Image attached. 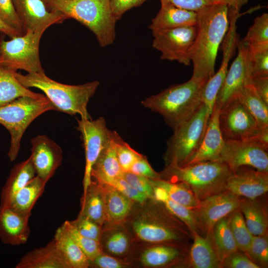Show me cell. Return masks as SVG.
Segmentation results:
<instances>
[{"instance_id": "cell-36", "label": "cell", "mask_w": 268, "mask_h": 268, "mask_svg": "<svg viewBox=\"0 0 268 268\" xmlns=\"http://www.w3.org/2000/svg\"><path fill=\"white\" fill-rule=\"evenodd\" d=\"M236 98L249 111L259 128L268 127V105L258 94L252 82L240 91Z\"/></svg>"}, {"instance_id": "cell-16", "label": "cell", "mask_w": 268, "mask_h": 268, "mask_svg": "<svg viewBox=\"0 0 268 268\" xmlns=\"http://www.w3.org/2000/svg\"><path fill=\"white\" fill-rule=\"evenodd\" d=\"M25 31H44L55 24L67 19L59 12L49 11L42 0H11Z\"/></svg>"}, {"instance_id": "cell-40", "label": "cell", "mask_w": 268, "mask_h": 268, "mask_svg": "<svg viewBox=\"0 0 268 268\" xmlns=\"http://www.w3.org/2000/svg\"><path fill=\"white\" fill-rule=\"evenodd\" d=\"M249 46L268 44V14L257 16L244 38L241 40Z\"/></svg>"}, {"instance_id": "cell-31", "label": "cell", "mask_w": 268, "mask_h": 268, "mask_svg": "<svg viewBox=\"0 0 268 268\" xmlns=\"http://www.w3.org/2000/svg\"><path fill=\"white\" fill-rule=\"evenodd\" d=\"M36 175L30 156L24 161L14 165L1 189L0 205L7 206L14 195Z\"/></svg>"}, {"instance_id": "cell-23", "label": "cell", "mask_w": 268, "mask_h": 268, "mask_svg": "<svg viewBox=\"0 0 268 268\" xmlns=\"http://www.w3.org/2000/svg\"><path fill=\"white\" fill-rule=\"evenodd\" d=\"M193 243L188 256V268H221L222 261L211 236H202L193 231Z\"/></svg>"}, {"instance_id": "cell-5", "label": "cell", "mask_w": 268, "mask_h": 268, "mask_svg": "<svg viewBox=\"0 0 268 268\" xmlns=\"http://www.w3.org/2000/svg\"><path fill=\"white\" fill-rule=\"evenodd\" d=\"M44 2L49 11L60 12L67 19H75L88 28L101 47L114 42L117 20L111 10L109 0H45Z\"/></svg>"}, {"instance_id": "cell-6", "label": "cell", "mask_w": 268, "mask_h": 268, "mask_svg": "<svg viewBox=\"0 0 268 268\" xmlns=\"http://www.w3.org/2000/svg\"><path fill=\"white\" fill-rule=\"evenodd\" d=\"M232 172L225 163L215 160L183 167L165 166L159 173L161 179L185 184L201 201L226 191L227 181Z\"/></svg>"}, {"instance_id": "cell-27", "label": "cell", "mask_w": 268, "mask_h": 268, "mask_svg": "<svg viewBox=\"0 0 268 268\" xmlns=\"http://www.w3.org/2000/svg\"><path fill=\"white\" fill-rule=\"evenodd\" d=\"M120 135L113 131L111 139L100 154L92 167L91 176L98 183L118 177H122V171L117 155V143Z\"/></svg>"}, {"instance_id": "cell-48", "label": "cell", "mask_w": 268, "mask_h": 268, "mask_svg": "<svg viewBox=\"0 0 268 268\" xmlns=\"http://www.w3.org/2000/svg\"><path fill=\"white\" fill-rule=\"evenodd\" d=\"M122 177L137 191L149 199H153V186L150 179L130 171L123 172Z\"/></svg>"}, {"instance_id": "cell-34", "label": "cell", "mask_w": 268, "mask_h": 268, "mask_svg": "<svg viewBox=\"0 0 268 268\" xmlns=\"http://www.w3.org/2000/svg\"><path fill=\"white\" fill-rule=\"evenodd\" d=\"M16 70L0 66V106L24 96L40 98L44 95L23 86L15 76Z\"/></svg>"}, {"instance_id": "cell-57", "label": "cell", "mask_w": 268, "mask_h": 268, "mask_svg": "<svg viewBox=\"0 0 268 268\" xmlns=\"http://www.w3.org/2000/svg\"><path fill=\"white\" fill-rule=\"evenodd\" d=\"M42 0L44 1L45 0Z\"/></svg>"}, {"instance_id": "cell-28", "label": "cell", "mask_w": 268, "mask_h": 268, "mask_svg": "<svg viewBox=\"0 0 268 268\" xmlns=\"http://www.w3.org/2000/svg\"><path fill=\"white\" fill-rule=\"evenodd\" d=\"M260 197L254 199L239 197V208L253 235L260 236L268 233L267 205Z\"/></svg>"}, {"instance_id": "cell-19", "label": "cell", "mask_w": 268, "mask_h": 268, "mask_svg": "<svg viewBox=\"0 0 268 268\" xmlns=\"http://www.w3.org/2000/svg\"><path fill=\"white\" fill-rule=\"evenodd\" d=\"M30 142V157L36 175L46 184L62 164V148L46 135H38Z\"/></svg>"}, {"instance_id": "cell-20", "label": "cell", "mask_w": 268, "mask_h": 268, "mask_svg": "<svg viewBox=\"0 0 268 268\" xmlns=\"http://www.w3.org/2000/svg\"><path fill=\"white\" fill-rule=\"evenodd\" d=\"M254 169L245 166L232 171L227 190L239 197L250 199L265 195L268 191V172Z\"/></svg>"}, {"instance_id": "cell-11", "label": "cell", "mask_w": 268, "mask_h": 268, "mask_svg": "<svg viewBox=\"0 0 268 268\" xmlns=\"http://www.w3.org/2000/svg\"><path fill=\"white\" fill-rule=\"evenodd\" d=\"M152 47L161 53L162 60L177 61L186 66L191 62L197 25L151 31Z\"/></svg>"}, {"instance_id": "cell-13", "label": "cell", "mask_w": 268, "mask_h": 268, "mask_svg": "<svg viewBox=\"0 0 268 268\" xmlns=\"http://www.w3.org/2000/svg\"><path fill=\"white\" fill-rule=\"evenodd\" d=\"M218 121L224 140L252 139L260 130L253 117L237 98L220 109Z\"/></svg>"}, {"instance_id": "cell-42", "label": "cell", "mask_w": 268, "mask_h": 268, "mask_svg": "<svg viewBox=\"0 0 268 268\" xmlns=\"http://www.w3.org/2000/svg\"><path fill=\"white\" fill-rule=\"evenodd\" d=\"M63 224L72 238L88 258L89 262L94 260L102 252L100 242L81 235L70 221L67 220Z\"/></svg>"}, {"instance_id": "cell-39", "label": "cell", "mask_w": 268, "mask_h": 268, "mask_svg": "<svg viewBox=\"0 0 268 268\" xmlns=\"http://www.w3.org/2000/svg\"><path fill=\"white\" fill-rule=\"evenodd\" d=\"M230 227L238 249L246 253L251 243L253 235L248 229L239 208L231 214Z\"/></svg>"}, {"instance_id": "cell-44", "label": "cell", "mask_w": 268, "mask_h": 268, "mask_svg": "<svg viewBox=\"0 0 268 268\" xmlns=\"http://www.w3.org/2000/svg\"><path fill=\"white\" fill-rule=\"evenodd\" d=\"M70 222L82 236L100 242L103 230L101 225L79 214L75 220Z\"/></svg>"}, {"instance_id": "cell-37", "label": "cell", "mask_w": 268, "mask_h": 268, "mask_svg": "<svg viewBox=\"0 0 268 268\" xmlns=\"http://www.w3.org/2000/svg\"><path fill=\"white\" fill-rule=\"evenodd\" d=\"M231 214L218 220L214 225L211 233L213 242L222 263L228 255L238 250L230 227Z\"/></svg>"}, {"instance_id": "cell-24", "label": "cell", "mask_w": 268, "mask_h": 268, "mask_svg": "<svg viewBox=\"0 0 268 268\" xmlns=\"http://www.w3.org/2000/svg\"><path fill=\"white\" fill-rule=\"evenodd\" d=\"M161 7L149 26L151 31L197 25L198 13L160 1Z\"/></svg>"}, {"instance_id": "cell-18", "label": "cell", "mask_w": 268, "mask_h": 268, "mask_svg": "<svg viewBox=\"0 0 268 268\" xmlns=\"http://www.w3.org/2000/svg\"><path fill=\"white\" fill-rule=\"evenodd\" d=\"M239 207V197L227 190L200 201L195 209L204 236H211L215 223Z\"/></svg>"}, {"instance_id": "cell-17", "label": "cell", "mask_w": 268, "mask_h": 268, "mask_svg": "<svg viewBox=\"0 0 268 268\" xmlns=\"http://www.w3.org/2000/svg\"><path fill=\"white\" fill-rule=\"evenodd\" d=\"M236 27L231 26L222 42L223 57L218 71L206 81L202 94L201 101L204 105L208 121L213 112L219 91L228 71L229 61L235 53L239 43Z\"/></svg>"}, {"instance_id": "cell-47", "label": "cell", "mask_w": 268, "mask_h": 268, "mask_svg": "<svg viewBox=\"0 0 268 268\" xmlns=\"http://www.w3.org/2000/svg\"><path fill=\"white\" fill-rule=\"evenodd\" d=\"M0 18L21 35L25 33L23 25L15 12L11 0H0Z\"/></svg>"}, {"instance_id": "cell-52", "label": "cell", "mask_w": 268, "mask_h": 268, "mask_svg": "<svg viewBox=\"0 0 268 268\" xmlns=\"http://www.w3.org/2000/svg\"><path fill=\"white\" fill-rule=\"evenodd\" d=\"M147 0H109L111 10L118 20L129 9L140 5Z\"/></svg>"}, {"instance_id": "cell-1", "label": "cell", "mask_w": 268, "mask_h": 268, "mask_svg": "<svg viewBox=\"0 0 268 268\" xmlns=\"http://www.w3.org/2000/svg\"><path fill=\"white\" fill-rule=\"evenodd\" d=\"M134 242L190 246L193 234L189 228L161 202L147 199L135 202L124 222Z\"/></svg>"}, {"instance_id": "cell-2", "label": "cell", "mask_w": 268, "mask_h": 268, "mask_svg": "<svg viewBox=\"0 0 268 268\" xmlns=\"http://www.w3.org/2000/svg\"><path fill=\"white\" fill-rule=\"evenodd\" d=\"M197 32L191 53L192 77L206 82L215 73L217 52L228 31V6L214 3L199 11Z\"/></svg>"}, {"instance_id": "cell-9", "label": "cell", "mask_w": 268, "mask_h": 268, "mask_svg": "<svg viewBox=\"0 0 268 268\" xmlns=\"http://www.w3.org/2000/svg\"><path fill=\"white\" fill-rule=\"evenodd\" d=\"M44 32L28 30L9 41L0 37V66L27 73L45 72L39 57V44Z\"/></svg>"}, {"instance_id": "cell-30", "label": "cell", "mask_w": 268, "mask_h": 268, "mask_svg": "<svg viewBox=\"0 0 268 268\" xmlns=\"http://www.w3.org/2000/svg\"><path fill=\"white\" fill-rule=\"evenodd\" d=\"M79 215L103 227L105 221V192L102 186L96 181H91L81 198Z\"/></svg>"}, {"instance_id": "cell-7", "label": "cell", "mask_w": 268, "mask_h": 268, "mask_svg": "<svg viewBox=\"0 0 268 268\" xmlns=\"http://www.w3.org/2000/svg\"><path fill=\"white\" fill-rule=\"evenodd\" d=\"M52 110H56V108L45 95L40 98L21 97L0 106V124L10 135L7 155L11 161L18 154L21 138L29 125L40 115Z\"/></svg>"}, {"instance_id": "cell-29", "label": "cell", "mask_w": 268, "mask_h": 268, "mask_svg": "<svg viewBox=\"0 0 268 268\" xmlns=\"http://www.w3.org/2000/svg\"><path fill=\"white\" fill-rule=\"evenodd\" d=\"M100 184L105 192V221L103 225L124 223L135 202L112 187Z\"/></svg>"}, {"instance_id": "cell-25", "label": "cell", "mask_w": 268, "mask_h": 268, "mask_svg": "<svg viewBox=\"0 0 268 268\" xmlns=\"http://www.w3.org/2000/svg\"><path fill=\"white\" fill-rule=\"evenodd\" d=\"M102 228L100 242L102 251L127 260L134 241L124 223L103 225Z\"/></svg>"}, {"instance_id": "cell-8", "label": "cell", "mask_w": 268, "mask_h": 268, "mask_svg": "<svg viewBox=\"0 0 268 268\" xmlns=\"http://www.w3.org/2000/svg\"><path fill=\"white\" fill-rule=\"evenodd\" d=\"M206 111L202 103L195 113L174 131L168 140L163 154L165 166H185L198 150L208 124Z\"/></svg>"}, {"instance_id": "cell-22", "label": "cell", "mask_w": 268, "mask_h": 268, "mask_svg": "<svg viewBox=\"0 0 268 268\" xmlns=\"http://www.w3.org/2000/svg\"><path fill=\"white\" fill-rule=\"evenodd\" d=\"M220 111V109L214 106L200 147L184 166L202 162L219 160L225 141L219 125Z\"/></svg>"}, {"instance_id": "cell-50", "label": "cell", "mask_w": 268, "mask_h": 268, "mask_svg": "<svg viewBox=\"0 0 268 268\" xmlns=\"http://www.w3.org/2000/svg\"><path fill=\"white\" fill-rule=\"evenodd\" d=\"M260 268L254 263L247 255L237 250L224 258L221 264V268Z\"/></svg>"}, {"instance_id": "cell-45", "label": "cell", "mask_w": 268, "mask_h": 268, "mask_svg": "<svg viewBox=\"0 0 268 268\" xmlns=\"http://www.w3.org/2000/svg\"><path fill=\"white\" fill-rule=\"evenodd\" d=\"M99 183L112 187L136 203H141L148 199L134 189L122 177L107 179Z\"/></svg>"}, {"instance_id": "cell-49", "label": "cell", "mask_w": 268, "mask_h": 268, "mask_svg": "<svg viewBox=\"0 0 268 268\" xmlns=\"http://www.w3.org/2000/svg\"><path fill=\"white\" fill-rule=\"evenodd\" d=\"M131 266L126 259L108 254L103 251L89 262V267L96 268H125Z\"/></svg>"}, {"instance_id": "cell-4", "label": "cell", "mask_w": 268, "mask_h": 268, "mask_svg": "<svg viewBox=\"0 0 268 268\" xmlns=\"http://www.w3.org/2000/svg\"><path fill=\"white\" fill-rule=\"evenodd\" d=\"M206 82L194 78L163 90L141 102L143 106L160 114L173 130L189 120L202 103Z\"/></svg>"}, {"instance_id": "cell-21", "label": "cell", "mask_w": 268, "mask_h": 268, "mask_svg": "<svg viewBox=\"0 0 268 268\" xmlns=\"http://www.w3.org/2000/svg\"><path fill=\"white\" fill-rule=\"evenodd\" d=\"M30 216L0 205V239L5 244L18 246L27 242L30 234Z\"/></svg>"}, {"instance_id": "cell-58", "label": "cell", "mask_w": 268, "mask_h": 268, "mask_svg": "<svg viewBox=\"0 0 268 268\" xmlns=\"http://www.w3.org/2000/svg\"></svg>"}, {"instance_id": "cell-33", "label": "cell", "mask_w": 268, "mask_h": 268, "mask_svg": "<svg viewBox=\"0 0 268 268\" xmlns=\"http://www.w3.org/2000/svg\"><path fill=\"white\" fill-rule=\"evenodd\" d=\"M46 184L36 175L14 195L6 206L21 214L30 216L35 204L44 192Z\"/></svg>"}, {"instance_id": "cell-3", "label": "cell", "mask_w": 268, "mask_h": 268, "mask_svg": "<svg viewBox=\"0 0 268 268\" xmlns=\"http://www.w3.org/2000/svg\"><path fill=\"white\" fill-rule=\"evenodd\" d=\"M15 76L25 87H35L42 91L57 111L69 115L78 114L81 118L91 119L87 111V104L100 85L99 81L68 85L52 79L45 72L23 75L16 71Z\"/></svg>"}, {"instance_id": "cell-55", "label": "cell", "mask_w": 268, "mask_h": 268, "mask_svg": "<svg viewBox=\"0 0 268 268\" xmlns=\"http://www.w3.org/2000/svg\"><path fill=\"white\" fill-rule=\"evenodd\" d=\"M216 3L227 5L228 7L233 8L239 11L241 7L246 4L248 0H214Z\"/></svg>"}, {"instance_id": "cell-56", "label": "cell", "mask_w": 268, "mask_h": 268, "mask_svg": "<svg viewBox=\"0 0 268 268\" xmlns=\"http://www.w3.org/2000/svg\"><path fill=\"white\" fill-rule=\"evenodd\" d=\"M0 32L8 36L11 38L22 36L19 32L11 28L0 18Z\"/></svg>"}, {"instance_id": "cell-14", "label": "cell", "mask_w": 268, "mask_h": 268, "mask_svg": "<svg viewBox=\"0 0 268 268\" xmlns=\"http://www.w3.org/2000/svg\"><path fill=\"white\" fill-rule=\"evenodd\" d=\"M268 149L253 139L225 140L219 160L232 171L246 166L268 172Z\"/></svg>"}, {"instance_id": "cell-43", "label": "cell", "mask_w": 268, "mask_h": 268, "mask_svg": "<svg viewBox=\"0 0 268 268\" xmlns=\"http://www.w3.org/2000/svg\"><path fill=\"white\" fill-rule=\"evenodd\" d=\"M248 47L252 77L268 76V44Z\"/></svg>"}, {"instance_id": "cell-15", "label": "cell", "mask_w": 268, "mask_h": 268, "mask_svg": "<svg viewBox=\"0 0 268 268\" xmlns=\"http://www.w3.org/2000/svg\"><path fill=\"white\" fill-rule=\"evenodd\" d=\"M237 49V55L228 69L216 98L214 106L219 109L236 98L240 91L252 82V64L249 47L239 41Z\"/></svg>"}, {"instance_id": "cell-12", "label": "cell", "mask_w": 268, "mask_h": 268, "mask_svg": "<svg viewBox=\"0 0 268 268\" xmlns=\"http://www.w3.org/2000/svg\"><path fill=\"white\" fill-rule=\"evenodd\" d=\"M77 129L81 134L85 155V165L83 179V194L90 185L92 167L100 154L109 143L113 131L108 129L105 120L81 118L77 120Z\"/></svg>"}, {"instance_id": "cell-35", "label": "cell", "mask_w": 268, "mask_h": 268, "mask_svg": "<svg viewBox=\"0 0 268 268\" xmlns=\"http://www.w3.org/2000/svg\"><path fill=\"white\" fill-rule=\"evenodd\" d=\"M152 186L154 199L162 202L173 214L182 221L192 232H196L204 236L198 214L195 209L187 207L174 201L168 197L163 189L153 185Z\"/></svg>"}, {"instance_id": "cell-26", "label": "cell", "mask_w": 268, "mask_h": 268, "mask_svg": "<svg viewBox=\"0 0 268 268\" xmlns=\"http://www.w3.org/2000/svg\"><path fill=\"white\" fill-rule=\"evenodd\" d=\"M16 268H70L53 239L46 246L28 252Z\"/></svg>"}, {"instance_id": "cell-41", "label": "cell", "mask_w": 268, "mask_h": 268, "mask_svg": "<svg viewBox=\"0 0 268 268\" xmlns=\"http://www.w3.org/2000/svg\"><path fill=\"white\" fill-rule=\"evenodd\" d=\"M260 268L268 267V235H253L250 245L245 253Z\"/></svg>"}, {"instance_id": "cell-32", "label": "cell", "mask_w": 268, "mask_h": 268, "mask_svg": "<svg viewBox=\"0 0 268 268\" xmlns=\"http://www.w3.org/2000/svg\"><path fill=\"white\" fill-rule=\"evenodd\" d=\"M56 245L70 268H89V260L63 224L53 238Z\"/></svg>"}, {"instance_id": "cell-53", "label": "cell", "mask_w": 268, "mask_h": 268, "mask_svg": "<svg viewBox=\"0 0 268 268\" xmlns=\"http://www.w3.org/2000/svg\"><path fill=\"white\" fill-rule=\"evenodd\" d=\"M188 10L198 11L202 8L216 3L214 0H160Z\"/></svg>"}, {"instance_id": "cell-10", "label": "cell", "mask_w": 268, "mask_h": 268, "mask_svg": "<svg viewBox=\"0 0 268 268\" xmlns=\"http://www.w3.org/2000/svg\"><path fill=\"white\" fill-rule=\"evenodd\" d=\"M190 246L134 242L127 260L133 266L144 268H188Z\"/></svg>"}, {"instance_id": "cell-38", "label": "cell", "mask_w": 268, "mask_h": 268, "mask_svg": "<svg viewBox=\"0 0 268 268\" xmlns=\"http://www.w3.org/2000/svg\"><path fill=\"white\" fill-rule=\"evenodd\" d=\"M150 180L153 185L163 189L174 201L192 209L198 206L200 201L185 184L170 182L161 179Z\"/></svg>"}, {"instance_id": "cell-51", "label": "cell", "mask_w": 268, "mask_h": 268, "mask_svg": "<svg viewBox=\"0 0 268 268\" xmlns=\"http://www.w3.org/2000/svg\"><path fill=\"white\" fill-rule=\"evenodd\" d=\"M130 171L150 179H160L159 173L155 171L149 163L146 156L143 155L134 163Z\"/></svg>"}, {"instance_id": "cell-46", "label": "cell", "mask_w": 268, "mask_h": 268, "mask_svg": "<svg viewBox=\"0 0 268 268\" xmlns=\"http://www.w3.org/2000/svg\"><path fill=\"white\" fill-rule=\"evenodd\" d=\"M118 162L123 172L130 171L134 163L142 154L133 149L120 137L117 146Z\"/></svg>"}, {"instance_id": "cell-54", "label": "cell", "mask_w": 268, "mask_h": 268, "mask_svg": "<svg viewBox=\"0 0 268 268\" xmlns=\"http://www.w3.org/2000/svg\"><path fill=\"white\" fill-rule=\"evenodd\" d=\"M252 84L259 96L268 105V76H253Z\"/></svg>"}]
</instances>
